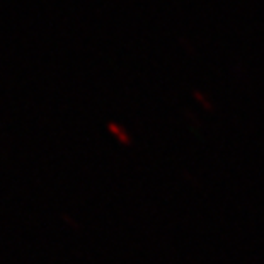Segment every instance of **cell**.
Returning a JSON list of instances; mask_svg holds the SVG:
<instances>
[{"label":"cell","instance_id":"obj_2","mask_svg":"<svg viewBox=\"0 0 264 264\" xmlns=\"http://www.w3.org/2000/svg\"><path fill=\"white\" fill-rule=\"evenodd\" d=\"M194 97H196V99L199 101V103H203V106H205L206 109H211V104L208 103V101H206V97L203 96V94L199 92V90H194Z\"/></svg>","mask_w":264,"mask_h":264},{"label":"cell","instance_id":"obj_1","mask_svg":"<svg viewBox=\"0 0 264 264\" xmlns=\"http://www.w3.org/2000/svg\"><path fill=\"white\" fill-rule=\"evenodd\" d=\"M108 130H109V133H113L116 138H118L119 143H123V145H130V142H131L130 135H128L126 131H124V128L119 126L118 123H108Z\"/></svg>","mask_w":264,"mask_h":264}]
</instances>
